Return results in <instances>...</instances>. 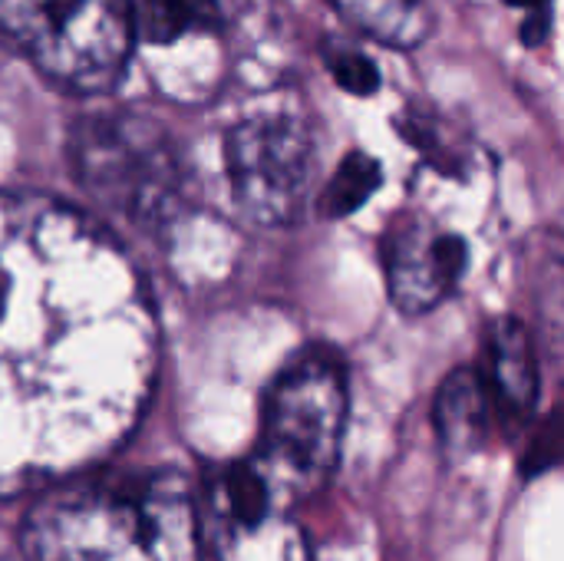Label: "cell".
<instances>
[{
    "label": "cell",
    "mask_w": 564,
    "mask_h": 561,
    "mask_svg": "<svg viewBox=\"0 0 564 561\" xmlns=\"http://www.w3.org/2000/svg\"><path fill=\"white\" fill-rule=\"evenodd\" d=\"M155 367L149 291L109 231L59 202L0 195V489L119 446Z\"/></svg>",
    "instance_id": "obj_1"
},
{
    "label": "cell",
    "mask_w": 564,
    "mask_h": 561,
    "mask_svg": "<svg viewBox=\"0 0 564 561\" xmlns=\"http://www.w3.org/2000/svg\"><path fill=\"white\" fill-rule=\"evenodd\" d=\"M26 561H198V509L178 473L66 486L23 522Z\"/></svg>",
    "instance_id": "obj_2"
},
{
    "label": "cell",
    "mask_w": 564,
    "mask_h": 561,
    "mask_svg": "<svg viewBox=\"0 0 564 561\" xmlns=\"http://www.w3.org/2000/svg\"><path fill=\"white\" fill-rule=\"evenodd\" d=\"M347 427V374L330 350L297 357L271 387L261 443L248 463L268 483L274 503L291 513L317 493L340 456Z\"/></svg>",
    "instance_id": "obj_3"
},
{
    "label": "cell",
    "mask_w": 564,
    "mask_h": 561,
    "mask_svg": "<svg viewBox=\"0 0 564 561\" xmlns=\"http://www.w3.org/2000/svg\"><path fill=\"white\" fill-rule=\"evenodd\" d=\"M132 0H0V36L56 86L106 93L132 53Z\"/></svg>",
    "instance_id": "obj_4"
},
{
    "label": "cell",
    "mask_w": 564,
    "mask_h": 561,
    "mask_svg": "<svg viewBox=\"0 0 564 561\" xmlns=\"http://www.w3.org/2000/svg\"><path fill=\"white\" fill-rule=\"evenodd\" d=\"M73 159L89 195L135 228H162L182 205V155L149 116L86 119L73 136Z\"/></svg>",
    "instance_id": "obj_5"
},
{
    "label": "cell",
    "mask_w": 564,
    "mask_h": 561,
    "mask_svg": "<svg viewBox=\"0 0 564 561\" xmlns=\"http://www.w3.org/2000/svg\"><path fill=\"white\" fill-rule=\"evenodd\" d=\"M228 175L238 208L258 225H291L304 212L314 172L307 126L288 112H258L228 136Z\"/></svg>",
    "instance_id": "obj_6"
},
{
    "label": "cell",
    "mask_w": 564,
    "mask_h": 561,
    "mask_svg": "<svg viewBox=\"0 0 564 561\" xmlns=\"http://www.w3.org/2000/svg\"><path fill=\"white\" fill-rule=\"evenodd\" d=\"M466 241L430 222H403L383 241L390 298L403 314H426L453 294L466 271Z\"/></svg>",
    "instance_id": "obj_7"
},
{
    "label": "cell",
    "mask_w": 564,
    "mask_h": 561,
    "mask_svg": "<svg viewBox=\"0 0 564 561\" xmlns=\"http://www.w3.org/2000/svg\"><path fill=\"white\" fill-rule=\"evenodd\" d=\"M479 377L486 384L492 417L506 427V433L522 430L539 403V364L522 321L502 317L489 327L486 367Z\"/></svg>",
    "instance_id": "obj_8"
},
{
    "label": "cell",
    "mask_w": 564,
    "mask_h": 561,
    "mask_svg": "<svg viewBox=\"0 0 564 561\" xmlns=\"http://www.w3.org/2000/svg\"><path fill=\"white\" fill-rule=\"evenodd\" d=\"M492 423V403L479 370H453L433 403V427L449 456L463 460L482 450Z\"/></svg>",
    "instance_id": "obj_9"
},
{
    "label": "cell",
    "mask_w": 564,
    "mask_h": 561,
    "mask_svg": "<svg viewBox=\"0 0 564 561\" xmlns=\"http://www.w3.org/2000/svg\"><path fill=\"white\" fill-rule=\"evenodd\" d=\"M215 549L218 561H311L304 532L288 516L258 526H215Z\"/></svg>",
    "instance_id": "obj_10"
},
{
    "label": "cell",
    "mask_w": 564,
    "mask_h": 561,
    "mask_svg": "<svg viewBox=\"0 0 564 561\" xmlns=\"http://www.w3.org/2000/svg\"><path fill=\"white\" fill-rule=\"evenodd\" d=\"M337 13L360 33L406 50L430 33V10L423 0H330Z\"/></svg>",
    "instance_id": "obj_11"
},
{
    "label": "cell",
    "mask_w": 564,
    "mask_h": 561,
    "mask_svg": "<svg viewBox=\"0 0 564 561\" xmlns=\"http://www.w3.org/2000/svg\"><path fill=\"white\" fill-rule=\"evenodd\" d=\"M135 36L145 43H175L188 33H215L221 10L215 0H142L132 7Z\"/></svg>",
    "instance_id": "obj_12"
},
{
    "label": "cell",
    "mask_w": 564,
    "mask_h": 561,
    "mask_svg": "<svg viewBox=\"0 0 564 561\" xmlns=\"http://www.w3.org/2000/svg\"><path fill=\"white\" fill-rule=\"evenodd\" d=\"M383 172H380V162L367 152H350L337 172L330 175L327 188L321 192L317 198V208L324 218H347L354 215L357 208L367 205V198L377 192Z\"/></svg>",
    "instance_id": "obj_13"
},
{
    "label": "cell",
    "mask_w": 564,
    "mask_h": 561,
    "mask_svg": "<svg viewBox=\"0 0 564 561\" xmlns=\"http://www.w3.org/2000/svg\"><path fill=\"white\" fill-rule=\"evenodd\" d=\"M327 66L334 73V79L354 93V96H370L380 89V69L370 56L357 53V50H330L327 53Z\"/></svg>",
    "instance_id": "obj_14"
},
{
    "label": "cell",
    "mask_w": 564,
    "mask_h": 561,
    "mask_svg": "<svg viewBox=\"0 0 564 561\" xmlns=\"http://www.w3.org/2000/svg\"><path fill=\"white\" fill-rule=\"evenodd\" d=\"M555 463H558V420L552 417L549 427H545V436L532 443V450H529V456H525L522 466H525L529 476H535V473L552 470Z\"/></svg>",
    "instance_id": "obj_15"
},
{
    "label": "cell",
    "mask_w": 564,
    "mask_h": 561,
    "mask_svg": "<svg viewBox=\"0 0 564 561\" xmlns=\"http://www.w3.org/2000/svg\"><path fill=\"white\" fill-rule=\"evenodd\" d=\"M506 3H512V7H532V10L549 7V0H506Z\"/></svg>",
    "instance_id": "obj_16"
}]
</instances>
